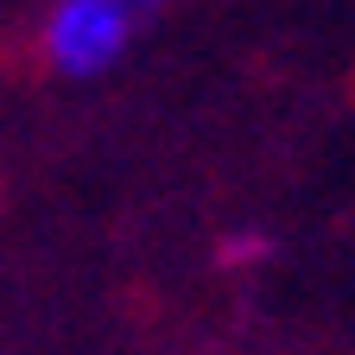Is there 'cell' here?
I'll list each match as a JSON object with an SVG mask.
<instances>
[{
    "mask_svg": "<svg viewBox=\"0 0 355 355\" xmlns=\"http://www.w3.org/2000/svg\"><path fill=\"white\" fill-rule=\"evenodd\" d=\"M266 254H273V235H266V229H229V235L216 241V260L222 266H260Z\"/></svg>",
    "mask_w": 355,
    "mask_h": 355,
    "instance_id": "7a4b0ae2",
    "label": "cell"
},
{
    "mask_svg": "<svg viewBox=\"0 0 355 355\" xmlns=\"http://www.w3.org/2000/svg\"><path fill=\"white\" fill-rule=\"evenodd\" d=\"M127 7H133V13H140V26H146V19H153V13L165 7V0H127Z\"/></svg>",
    "mask_w": 355,
    "mask_h": 355,
    "instance_id": "3957f363",
    "label": "cell"
},
{
    "mask_svg": "<svg viewBox=\"0 0 355 355\" xmlns=\"http://www.w3.org/2000/svg\"><path fill=\"white\" fill-rule=\"evenodd\" d=\"M140 32V13L127 0H58L44 19V58L64 76H102L121 64V51Z\"/></svg>",
    "mask_w": 355,
    "mask_h": 355,
    "instance_id": "6da1fadb",
    "label": "cell"
}]
</instances>
